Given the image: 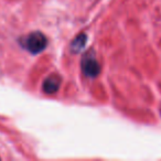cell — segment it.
I'll use <instances>...</instances> for the list:
<instances>
[{"instance_id": "4", "label": "cell", "mask_w": 161, "mask_h": 161, "mask_svg": "<svg viewBox=\"0 0 161 161\" xmlns=\"http://www.w3.org/2000/svg\"><path fill=\"white\" fill-rule=\"evenodd\" d=\"M86 42H87V36L85 33H80L76 36L73 40V42L71 43V50L72 52H75V53H78L82 50L84 49Z\"/></svg>"}, {"instance_id": "3", "label": "cell", "mask_w": 161, "mask_h": 161, "mask_svg": "<svg viewBox=\"0 0 161 161\" xmlns=\"http://www.w3.org/2000/svg\"><path fill=\"white\" fill-rule=\"evenodd\" d=\"M61 85V78L58 75H50L49 77H47L43 82L42 88L44 91V93L47 94H54L58 91Z\"/></svg>"}, {"instance_id": "1", "label": "cell", "mask_w": 161, "mask_h": 161, "mask_svg": "<svg viewBox=\"0 0 161 161\" xmlns=\"http://www.w3.org/2000/svg\"><path fill=\"white\" fill-rule=\"evenodd\" d=\"M22 47L32 54L41 53L47 45V39L42 32H32L22 39Z\"/></svg>"}, {"instance_id": "2", "label": "cell", "mask_w": 161, "mask_h": 161, "mask_svg": "<svg viewBox=\"0 0 161 161\" xmlns=\"http://www.w3.org/2000/svg\"><path fill=\"white\" fill-rule=\"evenodd\" d=\"M82 71H83L85 76L94 78L98 76V74L101 73V65H99L98 61L95 58L94 55L87 54L84 58V60L82 61Z\"/></svg>"}]
</instances>
